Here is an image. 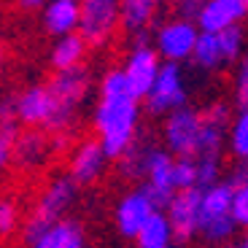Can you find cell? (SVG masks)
<instances>
[{
    "label": "cell",
    "mask_w": 248,
    "mask_h": 248,
    "mask_svg": "<svg viewBox=\"0 0 248 248\" xmlns=\"http://www.w3.org/2000/svg\"><path fill=\"white\" fill-rule=\"evenodd\" d=\"M154 211H159V208H156V202L149 197V192H146L143 186H138V189H132V192L122 194L119 202H116V208H113V224H116V232L122 237L135 240V235L140 232V227L149 221V216Z\"/></svg>",
    "instance_id": "9"
},
{
    "label": "cell",
    "mask_w": 248,
    "mask_h": 248,
    "mask_svg": "<svg viewBox=\"0 0 248 248\" xmlns=\"http://www.w3.org/2000/svg\"><path fill=\"white\" fill-rule=\"evenodd\" d=\"M159 68H162V60L156 57V51L151 49V44L143 38V41H132L130 51L124 57V65H122V73L130 84L132 94L138 100H143L149 94L151 84L156 81L159 76Z\"/></svg>",
    "instance_id": "8"
},
{
    "label": "cell",
    "mask_w": 248,
    "mask_h": 248,
    "mask_svg": "<svg viewBox=\"0 0 248 248\" xmlns=\"http://www.w3.org/2000/svg\"><path fill=\"white\" fill-rule=\"evenodd\" d=\"M122 32V0H78V35L89 49H106Z\"/></svg>",
    "instance_id": "3"
},
{
    "label": "cell",
    "mask_w": 248,
    "mask_h": 248,
    "mask_svg": "<svg viewBox=\"0 0 248 248\" xmlns=\"http://www.w3.org/2000/svg\"><path fill=\"white\" fill-rule=\"evenodd\" d=\"M76 197H78V186L68 175H54L44 186V192L38 194V202L32 205V211L22 218V240L27 243V248L44 235L51 224L62 221V216L73 208Z\"/></svg>",
    "instance_id": "2"
},
{
    "label": "cell",
    "mask_w": 248,
    "mask_h": 248,
    "mask_svg": "<svg viewBox=\"0 0 248 248\" xmlns=\"http://www.w3.org/2000/svg\"><path fill=\"white\" fill-rule=\"evenodd\" d=\"M197 170V189L218 184L221 178V156H192Z\"/></svg>",
    "instance_id": "25"
},
{
    "label": "cell",
    "mask_w": 248,
    "mask_h": 248,
    "mask_svg": "<svg viewBox=\"0 0 248 248\" xmlns=\"http://www.w3.org/2000/svg\"><path fill=\"white\" fill-rule=\"evenodd\" d=\"M246 11H248V0H246Z\"/></svg>",
    "instance_id": "33"
},
{
    "label": "cell",
    "mask_w": 248,
    "mask_h": 248,
    "mask_svg": "<svg viewBox=\"0 0 248 248\" xmlns=\"http://www.w3.org/2000/svg\"><path fill=\"white\" fill-rule=\"evenodd\" d=\"M140 100L132 94L122 68H108L97 81V103L92 111L94 140L108 159H119L138 140Z\"/></svg>",
    "instance_id": "1"
},
{
    "label": "cell",
    "mask_w": 248,
    "mask_h": 248,
    "mask_svg": "<svg viewBox=\"0 0 248 248\" xmlns=\"http://www.w3.org/2000/svg\"><path fill=\"white\" fill-rule=\"evenodd\" d=\"M84 240V227L78 221H70V218H62V221L51 224L44 235L38 237L30 248H76Z\"/></svg>",
    "instance_id": "17"
},
{
    "label": "cell",
    "mask_w": 248,
    "mask_h": 248,
    "mask_svg": "<svg viewBox=\"0 0 248 248\" xmlns=\"http://www.w3.org/2000/svg\"><path fill=\"white\" fill-rule=\"evenodd\" d=\"M246 16V0H202L194 25L200 32H224L237 27Z\"/></svg>",
    "instance_id": "12"
},
{
    "label": "cell",
    "mask_w": 248,
    "mask_h": 248,
    "mask_svg": "<svg viewBox=\"0 0 248 248\" xmlns=\"http://www.w3.org/2000/svg\"><path fill=\"white\" fill-rule=\"evenodd\" d=\"M22 132L19 122L14 119V108H11V94L0 100V170H6L14 159V146L16 138Z\"/></svg>",
    "instance_id": "20"
},
{
    "label": "cell",
    "mask_w": 248,
    "mask_h": 248,
    "mask_svg": "<svg viewBox=\"0 0 248 248\" xmlns=\"http://www.w3.org/2000/svg\"><path fill=\"white\" fill-rule=\"evenodd\" d=\"M14 6L22 14H41L46 6V0H14Z\"/></svg>",
    "instance_id": "29"
},
{
    "label": "cell",
    "mask_w": 248,
    "mask_h": 248,
    "mask_svg": "<svg viewBox=\"0 0 248 248\" xmlns=\"http://www.w3.org/2000/svg\"><path fill=\"white\" fill-rule=\"evenodd\" d=\"M230 216L235 227H243L248 232V175H237L232 181V205Z\"/></svg>",
    "instance_id": "22"
},
{
    "label": "cell",
    "mask_w": 248,
    "mask_h": 248,
    "mask_svg": "<svg viewBox=\"0 0 248 248\" xmlns=\"http://www.w3.org/2000/svg\"><path fill=\"white\" fill-rule=\"evenodd\" d=\"M227 146L235 159L248 162V108H240L232 116L230 127H227Z\"/></svg>",
    "instance_id": "21"
},
{
    "label": "cell",
    "mask_w": 248,
    "mask_h": 248,
    "mask_svg": "<svg viewBox=\"0 0 248 248\" xmlns=\"http://www.w3.org/2000/svg\"><path fill=\"white\" fill-rule=\"evenodd\" d=\"M108 156L100 149V143L94 138H84V140L70 146V156H68V178L76 186H89L106 173Z\"/></svg>",
    "instance_id": "10"
},
{
    "label": "cell",
    "mask_w": 248,
    "mask_h": 248,
    "mask_svg": "<svg viewBox=\"0 0 248 248\" xmlns=\"http://www.w3.org/2000/svg\"><path fill=\"white\" fill-rule=\"evenodd\" d=\"M6 68H8V44L3 38V32H0V78L6 76Z\"/></svg>",
    "instance_id": "30"
},
{
    "label": "cell",
    "mask_w": 248,
    "mask_h": 248,
    "mask_svg": "<svg viewBox=\"0 0 248 248\" xmlns=\"http://www.w3.org/2000/svg\"><path fill=\"white\" fill-rule=\"evenodd\" d=\"M200 132H202V116L197 108L184 106L162 119V146L175 159L197 154Z\"/></svg>",
    "instance_id": "6"
},
{
    "label": "cell",
    "mask_w": 248,
    "mask_h": 248,
    "mask_svg": "<svg viewBox=\"0 0 248 248\" xmlns=\"http://www.w3.org/2000/svg\"><path fill=\"white\" fill-rule=\"evenodd\" d=\"M143 103H146V111L151 116H159V119H165L168 113L189 106V78L184 73V65L162 62L159 76L151 84V89L143 97Z\"/></svg>",
    "instance_id": "4"
},
{
    "label": "cell",
    "mask_w": 248,
    "mask_h": 248,
    "mask_svg": "<svg viewBox=\"0 0 248 248\" xmlns=\"http://www.w3.org/2000/svg\"><path fill=\"white\" fill-rule=\"evenodd\" d=\"M51 138L44 130H22L14 146V159L19 170H38L51 154Z\"/></svg>",
    "instance_id": "13"
},
{
    "label": "cell",
    "mask_w": 248,
    "mask_h": 248,
    "mask_svg": "<svg viewBox=\"0 0 248 248\" xmlns=\"http://www.w3.org/2000/svg\"><path fill=\"white\" fill-rule=\"evenodd\" d=\"M76 248H87V243H81V246H76Z\"/></svg>",
    "instance_id": "32"
},
{
    "label": "cell",
    "mask_w": 248,
    "mask_h": 248,
    "mask_svg": "<svg viewBox=\"0 0 248 248\" xmlns=\"http://www.w3.org/2000/svg\"><path fill=\"white\" fill-rule=\"evenodd\" d=\"M41 22H44L46 35L51 38L78 32V0H46Z\"/></svg>",
    "instance_id": "16"
},
{
    "label": "cell",
    "mask_w": 248,
    "mask_h": 248,
    "mask_svg": "<svg viewBox=\"0 0 248 248\" xmlns=\"http://www.w3.org/2000/svg\"><path fill=\"white\" fill-rule=\"evenodd\" d=\"M216 35H218V46H221V54L227 60V65H235L246 54V30L237 25V27L224 30V32H216Z\"/></svg>",
    "instance_id": "23"
},
{
    "label": "cell",
    "mask_w": 248,
    "mask_h": 248,
    "mask_svg": "<svg viewBox=\"0 0 248 248\" xmlns=\"http://www.w3.org/2000/svg\"><path fill=\"white\" fill-rule=\"evenodd\" d=\"M237 248H248V232L240 237V243H237Z\"/></svg>",
    "instance_id": "31"
},
{
    "label": "cell",
    "mask_w": 248,
    "mask_h": 248,
    "mask_svg": "<svg viewBox=\"0 0 248 248\" xmlns=\"http://www.w3.org/2000/svg\"><path fill=\"white\" fill-rule=\"evenodd\" d=\"M159 6L162 0H122V32L132 41H143L159 14Z\"/></svg>",
    "instance_id": "14"
},
{
    "label": "cell",
    "mask_w": 248,
    "mask_h": 248,
    "mask_svg": "<svg viewBox=\"0 0 248 248\" xmlns=\"http://www.w3.org/2000/svg\"><path fill=\"white\" fill-rule=\"evenodd\" d=\"M200 38V30L194 22L170 16L154 27V38H151V49L156 51L162 62H173V65H184L192 60L194 44Z\"/></svg>",
    "instance_id": "5"
},
{
    "label": "cell",
    "mask_w": 248,
    "mask_h": 248,
    "mask_svg": "<svg viewBox=\"0 0 248 248\" xmlns=\"http://www.w3.org/2000/svg\"><path fill=\"white\" fill-rule=\"evenodd\" d=\"M11 108H14V119L19 122V127H25V130H44V132L51 130L54 100H51L46 81L27 84L25 89L11 94Z\"/></svg>",
    "instance_id": "7"
},
{
    "label": "cell",
    "mask_w": 248,
    "mask_h": 248,
    "mask_svg": "<svg viewBox=\"0 0 248 248\" xmlns=\"http://www.w3.org/2000/svg\"><path fill=\"white\" fill-rule=\"evenodd\" d=\"M173 243V227H170L165 211H154L135 235V248H170Z\"/></svg>",
    "instance_id": "18"
},
{
    "label": "cell",
    "mask_w": 248,
    "mask_h": 248,
    "mask_svg": "<svg viewBox=\"0 0 248 248\" xmlns=\"http://www.w3.org/2000/svg\"><path fill=\"white\" fill-rule=\"evenodd\" d=\"M165 216L173 227V237L178 243H189L197 237L200 224V189L175 192L165 205Z\"/></svg>",
    "instance_id": "11"
},
{
    "label": "cell",
    "mask_w": 248,
    "mask_h": 248,
    "mask_svg": "<svg viewBox=\"0 0 248 248\" xmlns=\"http://www.w3.org/2000/svg\"><path fill=\"white\" fill-rule=\"evenodd\" d=\"M22 227V208L14 197H0V240L11 237Z\"/></svg>",
    "instance_id": "24"
},
{
    "label": "cell",
    "mask_w": 248,
    "mask_h": 248,
    "mask_svg": "<svg viewBox=\"0 0 248 248\" xmlns=\"http://www.w3.org/2000/svg\"><path fill=\"white\" fill-rule=\"evenodd\" d=\"M235 100L240 108H248V51L237 60L235 70Z\"/></svg>",
    "instance_id": "27"
},
{
    "label": "cell",
    "mask_w": 248,
    "mask_h": 248,
    "mask_svg": "<svg viewBox=\"0 0 248 248\" xmlns=\"http://www.w3.org/2000/svg\"><path fill=\"white\" fill-rule=\"evenodd\" d=\"M89 46L84 44V38L78 32L54 38V44L49 49V68L54 73H65V70H76L81 65H87Z\"/></svg>",
    "instance_id": "15"
},
{
    "label": "cell",
    "mask_w": 248,
    "mask_h": 248,
    "mask_svg": "<svg viewBox=\"0 0 248 248\" xmlns=\"http://www.w3.org/2000/svg\"><path fill=\"white\" fill-rule=\"evenodd\" d=\"M173 186H175V192L197 189V170H194L192 156H178L173 162Z\"/></svg>",
    "instance_id": "26"
},
{
    "label": "cell",
    "mask_w": 248,
    "mask_h": 248,
    "mask_svg": "<svg viewBox=\"0 0 248 248\" xmlns=\"http://www.w3.org/2000/svg\"><path fill=\"white\" fill-rule=\"evenodd\" d=\"M170 6H173L175 16L178 19H186V22H194L202 8V0H170Z\"/></svg>",
    "instance_id": "28"
},
{
    "label": "cell",
    "mask_w": 248,
    "mask_h": 248,
    "mask_svg": "<svg viewBox=\"0 0 248 248\" xmlns=\"http://www.w3.org/2000/svg\"><path fill=\"white\" fill-rule=\"evenodd\" d=\"M192 62H194V68L202 70V73H218V70L227 68V60L221 54L216 32H200L194 51H192Z\"/></svg>",
    "instance_id": "19"
},
{
    "label": "cell",
    "mask_w": 248,
    "mask_h": 248,
    "mask_svg": "<svg viewBox=\"0 0 248 248\" xmlns=\"http://www.w3.org/2000/svg\"><path fill=\"white\" fill-rule=\"evenodd\" d=\"M170 248H175V246H170Z\"/></svg>",
    "instance_id": "34"
}]
</instances>
